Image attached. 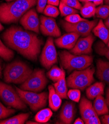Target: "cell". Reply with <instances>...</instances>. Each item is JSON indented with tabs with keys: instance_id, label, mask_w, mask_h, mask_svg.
<instances>
[{
	"instance_id": "1",
	"label": "cell",
	"mask_w": 109,
	"mask_h": 124,
	"mask_svg": "<svg viewBox=\"0 0 109 124\" xmlns=\"http://www.w3.org/2000/svg\"><path fill=\"white\" fill-rule=\"evenodd\" d=\"M2 38L9 47L32 61L38 59L43 44L37 35L15 26L6 29Z\"/></svg>"
},
{
	"instance_id": "2",
	"label": "cell",
	"mask_w": 109,
	"mask_h": 124,
	"mask_svg": "<svg viewBox=\"0 0 109 124\" xmlns=\"http://www.w3.org/2000/svg\"><path fill=\"white\" fill-rule=\"evenodd\" d=\"M38 0H15L0 5V21L16 23L27 11L37 4Z\"/></svg>"
},
{
	"instance_id": "3",
	"label": "cell",
	"mask_w": 109,
	"mask_h": 124,
	"mask_svg": "<svg viewBox=\"0 0 109 124\" xmlns=\"http://www.w3.org/2000/svg\"><path fill=\"white\" fill-rule=\"evenodd\" d=\"M32 73V69L26 63L15 61L6 65L4 70V80L8 83L23 84Z\"/></svg>"
},
{
	"instance_id": "4",
	"label": "cell",
	"mask_w": 109,
	"mask_h": 124,
	"mask_svg": "<svg viewBox=\"0 0 109 124\" xmlns=\"http://www.w3.org/2000/svg\"><path fill=\"white\" fill-rule=\"evenodd\" d=\"M59 56L62 65L68 71L84 69L90 66L93 62V57L91 56L75 55L65 51L60 52Z\"/></svg>"
},
{
	"instance_id": "5",
	"label": "cell",
	"mask_w": 109,
	"mask_h": 124,
	"mask_svg": "<svg viewBox=\"0 0 109 124\" xmlns=\"http://www.w3.org/2000/svg\"><path fill=\"white\" fill-rule=\"evenodd\" d=\"M95 69L93 66L78 71H74L68 76L66 84L69 88L84 90L93 82Z\"/></svg>"
},
{
	"instance_id": "6",
	"label": "cell",
	"mask_w": 109,
	"mask_h": 124,
	"mask_svg": "<svg viewBox=\"0 0 109 124\" xmlns=\"http://www.w3.org/2000/svg\"><path fill=\"white\" fill-rule=\"evenodd\" d=\"M0 98L6 105L17 109H25L27 106L17 92L10 85L0 81Z\"/></svg>"
},
{
	"instance_id": "7",
	"label": "cell",
	"mask_w": 109,
	"mask_h": 124,
	"mask_svg": "<svg viewBox=\"0 0 109 124\" xmlns=\"http://www.w3.org/2000/svg\"><path fill=\"white\" fill-rule=\"evenodd\" d=\"M15 89L22 100L30 106L32 111H37L46 105L48 99L47 93L43 92L38 93L33 92L22 90L17 87H15Z\"/></svg>"
},
{
	"instance_id": "8",
	"label": "cell",
	"mask_w": 109,
	"mask_h": 124,
	"mask_svg": "<svg viewBox=\"0 0 109 124\" xmlns=\"http://www.w3.org/2000/svg\"><path fill=\"white\" fill-rule=\"evenodd\" d=\"M48 80L44 71L41 69L35 70L29 78L20 86L22 90L38 93L42 91L47 84Z\"/></svg>"
},
{
	"instance_id": "9",
	"label": "cell",
	"mask_w": 109,
	"mask_h": 124,
	"mask_svg": "<svg viewBox=\"0 0 109 124\" xmlns=\"http://www.w3.org/2000/svg\"><path fill=\"white\" fill-rule=\"evenodd\" d=\"M97 19L81 21L76 23H70L65 20H62V27L67 32H74L83 37L89 35L94 27L98 23Z\"/></svg>"
},
{
	"instance_id": "10",
	"label": "cell",
	"mask_w": 109,
	"mask_h": 124,
	"mask_svg": "<svg viewBox=\"0 0 109 124\" xmlns=\"http://www.w3.org/2000/svg\"><path fill=\"white\" fill-rule=\"evenodd\" d=\"M58 61L57 53L52 37L48 38L43 48L40 56L42 65L47 69H49Z\"/></svg>"
},
{
	"instance_id": "11",
	"label": "cell",
	"mask_w": 109,
	"mask_h": 124,
	"mask_svg": "<svg viewBox=\"0 0 109 124\" xmlns=\"http://www.w3.org/2000/svg\"><path fill=\"white\" fill-rule=\"evenodd\" d=\"M20 23L25 30L39 33V20L35 9H30L27 11L20 18Z\"/></svg>"
},
{
	"instance_id": "12",
	"label": "cell",
	"mask_w": 109,
	"mask_h": 124,
	"mask_svg": "<svg viewBox=\"0 0 109 124\" xmlns=\"http://www.w3.org/2000/svg\"><path fill=\"white\" fill-rule=\"evenodd\" d=\"M40 29L44 35L53 37L61 36V32L55 19L42 16H40Z\"/></svg>"
},
{
	"instance_id": "13",
	"label": "cell",
	"mask_w": 109,
	"mask_h": 124,
	"mask_svg": "<svg viewBox=\"0 0 109 124\" xmlns=\"http://www.w3.org/2000/svg\"><path fill=\"white\" fill-rule=\"evenodd\" d=\"M95 40L92 34L80 38L77 41L75 46L72 48L70 53L75 55L88 54L91 53L92 46Z\"/></svg>"
},
{
	"instance_id": "14",
	"label": "cell",
	"mask_w": 109,
	"mask_h": 124,
	"mask_svg": "<svg viewBox=\"0 0 109 124\" xmlns=\"http://www.w3.org/2000/svg\"><path fill=\"white\" fill-rule=\"evenodd\" d=\"M79 36L80 35L77 33L69 32L58 37V39L55 40V42L60 48L71 50L75 46Z\"/></svg>"
},
{
	"instance_id": "15",
	"label": "cell",
	"mask_w": 109,
	"mask_h": 124,
	"mask_svg": "<svg viewBox=\"0 0 109 124\" xmlns=\"http://www.w3.org/2000/svg\"><path fill=\"white\" fill-rule=\"evenodd\" d=\"M76 112L75 104L66 101L63 105L60 111L59 118L64 124H70L73 121Z\"/></svg>"
},
{
	"instance_id": "16",
	"label": "cell",
	"mask_w": 109,
	"mask_h": 124,
	"mask_svg": "<svg viewBox=\"0 0 109 124\" xmlns=\"http://www.w3.org/2000/svg\"><path fill=\"white\" fill-rule=\"evenodd\" d=\"M79 107L80 114L84 123L90 117L96 114L91 102L85 97L82 98Z\"/></svg>"
},
{
	"instance_id": "17",
	"label": "cell",
	"mask_w": 109,
	"mask_h": 124,
	"mask_svg": "<svg viewBox=\"0 0 109 124\" xmlns=\"http://www.w3.org/2000/svg\"><path fill=\"white\" fill-rule=\"evenodd\" d=\"M96 76L104 83L109 85V62L99 59L96 63Z\"/></svg>"
},
{
	"instance_id": "18",
	"label": "cell",
	"mask_w": 109,
	"mask_h": 124,
	"mask_svg": "<svg viewBox=\"0 0 109 124\" xmlns=\"http://www.w3.org/2000/svg\"><path fill=\"white\" fill-rule=\"evenodd\" d=\"M94 35L98 38L106 45L109 40V28H108L102 19H100L97 24L92 30Z\"/></svg>"
},
{
	"instance_id": "19",
	"label": "cell",
	"mask_w": 109,
	"mask_h": 124,
	"mask_svg": "<svg viewBox=\"0 0 109 124\" xmlns=\"http://www.w3.org/2000/svg\"><path fill=\"white\" fill-rule=\"evenodd\" d=\"M48 90H49L48 100H49V107L53 111H57L61 106L62 103V98L57 93L53 85H49Z\"/></svg>"
},
{
	"instance_id": "20",
	"label": "cell",
	"mask_w": 109,
	"mask_h": 124,
	"mask_svg": "<svg viewBox=\"0 0 109 124\" xmlns=\"http://www.w3.org/2000/svg\"><path fill=\"white\" fill-rule=\"evenodd\" d=\"M105 85L103 82H96L90 85L86 90V95L90 100H94L96 97L104 93Z\"/></svg>"
},
{
	"instance_id": "21",
	"label": "cell",
	"mask_w": 109,
	"mask_h": 124,
	"mask_svg": "<svg viewBox=\"0 0 109 124\" xmlns=\"http://www.w3.org/2000/svg\"><path fill=\"white\" fill-rule=\"evenodd\" d=\"M93 106L98 115L108 114L109 109L106 101L102 95H100L95 98Z\"/></svg>"
},
{
	"instance_id": "22",
	"label": "cell",
	"mask_w": 109,
	"mask_h": 124,
	"mask_svg": "<svg viewBox=\"0 0 109 124\" xmlns=\"http://www.w3.org/2000/svg\"><path fill=\"white\" fill-rule=\"evenodd\" d=\"M65 74L60 80L54 84V87L57 93L62 98L67 99V88L65 80Z\"/></svg>"
},
{
	"instance_id": "23",
	"label": "cell",
	"mask_w": 109,
	"mask_h": 124,
	"mask_svg": "<svg viewBox=\"0 0 109 124\" xmlns=\"http://www.w3.org/2000/svg\"><path fill=\"white\" fill-rule=\"evenodd\" d=\"M96 9V6L93 2H86L80 9V13L84 18H90L95 16Z\"/></svg>"
},
{
	"instance_id": "24",
	"label": "cell",
	"mask_w": 109,
	"mask_h": 124,
	"mask_svg": "<svg viewBox=\"0 0 109 124\" xmlns=\"http://www.w3.org/2000/svg\"><path fill=\"white\" fill-rule=\"evenodd\" d=\"M29 113H22L10 118L0 121V124H23L29 117Z\"/></svg>"
},
{
	"instance_id": "25",
	"label": "cell",
	"mask_w": 109,
	"mask_h": 124,
	"mask_svg": "<svg viewBox=\"0 0 109 124\" xmlns=\"http://www.w3.org/2000/svg\"><path fill=\"white\" fill-rule=\"evenodd\" d=\"M53 115V112L50 108H45L41 110L35 116V120L40 124L47 123Z\"/></svg>"
},
{
	"instance_id": "26",
	"label": "cell",
	"mask_w": 109,
	"mask_h": 124,
	"mask_svg": "<svg viewBox=\"0 0 109 124\" xmlns=\"http://www.w3.org/2000/svg\"><path fill=\"white\" fill-rule=\"evenodd\" d=\"M64 71L57 66H53L47 73V76L54 83L58 82L65 75Z\"/></svg>"
},
{
	"instance_id": "27",
	"label": "cell",
	"mask_w": 109,
	"mask_h": 124,
	"mask_svg": "<svg viewBox=\"0 0 109 124\" xmlns=\"http://www.w3.org/2000/svg\"><path fill=\"white\" fill-rule=\"evenodd\" d=\"M14 53L6 46L0 40V57L6 61H10L14 57Z\"/></svg>"
},
{
	"instance_id": "28",
	"label": "cell",
	"mask_w": 109,
	"mask_h": 124,
	"mask_svg": "<svg viewBox=\"0 0 109 124\" xmlns=\"http://www.w3.org/2000/svg\"><path fill=\"white\" fill-rule=\"evenodd\" d=\"M95 50L99 55L105 56L109 60V47L101 41L97 42L95 45Z\"/></svg>"
},
{
	"instance_id": "29",
	"label": "cell",
	"mask_w": 109,
	"mask_h": 124,
	"mask_svg": "<svg viewBox=\"0 0 109 124\" xmlns=\"http://www.w3.org/2000/svg\"><path fill=\"white\" fill-rule=\"evenodd\" d=\"M59 10L62 16H66L70 15L77 14L78 12L77 9L68 6L61 1H60L59 4Z\"/></svg>"
},
{
	"instance_id": "30",
	"label": "cell",
	"mask_w": 109,
	"mask_h": 124,
	"mask_svg": "<svg viewBox=\"0 0 109 124\" xmlns=\"http://www.w3.org/2000/svg\"><path fill=\"white\" fill-rule=\"evenodd\" d=\"M95 15L97 17L106 19L109 16V5H101L97 8Z\"/></svg>"
},
{
	"instance_id": "31",
	"label": "cell",
	"mask_w": 109,
	"mask_h": 124,
	"mask_svg": "<svg viewBox=\"0 0 109 124\" xmlns=\"http://www.w3.org/2000/svg\"><path fill=\"white\" fill-rule=\"evenodd\" d=\"M43 12L47 16L55 18L59 15L60 11L56 6L48 4L45 7Z\"/></svg>"
},
{
	"instance_id": "32",
	"label": "cell",
	"mask_w": 109,
	"mask_h": 124,
	"mask_svg": "<svg viewBox=\"0 0 109 124\" xmlns=\"http://www.w3.org/2000/svg\"><path fill=\"white\" fill-rule=\"evenodd\" d=\"M67 96L70 100L79 102L81 98V92L79 89H73L67 92Z\"/></svg>"
},
{
	"instance_id": "33",
	"label": "cell",
	"mask_w": 109,
	"mask_h": 124,
	"mask_svg": "<svg viewBox=\"0 0 109 124\" xmlns=\"http://www.w3.org/2000/svg\"><path fill=\"white\" fill-rule=\"evenodd\" d=\"M15 110L6 107L0 102V119H3L15 113Z\"/></svg>"
},
{
	"instance_id": "34",
	"label": "cell",
	"mask_w": 109,
	"mask_h": 124,
	"mask_svg": "<svg viewBox=\"0 0 109 124\" xmlns=\"http://www.w3.org/2000/svg\"><path fill=\"white\" fill-rule=\"evenodd\" d=\"M86 20L87 19L81 17L80 16L77 14L70 15L65 17V20L70 23H76Z\"/></svg>"
},
{
	"instance_id": "35",
	"label": "cell",
	"mask_w": 109,
	"mask_h": 124,
	"mask_svg": "<svg viewBox=\"0 0 109 124\" xmlns=\"http://www.w3.org/2000/svg\"><path fill=\"white\" fill-rule=\"evenodd\" d=\"M60 1L68 6L77 10H80L82 8V5L79 0H60Z\"/></svg>"
},
{
	"instance_id": "36",
	"label": "cell",
	"mask_w": 109,
	"mask_h": 124,
	"mask_svg": "<svg viewBox=\"0 0 109 124\" xmlns=\"http://www.w3.org/2000/svg\"><path fill=\"white\" fill-rule=\"evenodd\" d=\"M84 123L86 124H100L101 122L98 118V115L96 114L88 119Z\"/></svg>"
},
{
	"instance_id": "37",
	"label": "cell",
	"mask_w": 109,
	"mask_h": 124,
	"mask_svg": "<svg viewBox=\"0 0 109 124\" xmlns=\"http://www.w3.org/2000/svg\"><path fill=\"white\" fill-rule=\"evenodd\" d=\"M47 0H38L36 9L39 13H43V10L47 4Z\"/></svg>"
},
{
	"instance_id": "38",
	"label": "cell",
	"mask_w": 109,
	"mask_h": 124,
	"mask_svg": "<svg viewBox=\"0 0 109 124\" xmlns=\"http://www.w3.org/2000/svg\"><path fill=\"white\" fill-rule=\"evenodd\" d=\"M101 123L104 124H109V114L104 115L101 118Z\"/></svg>"
},
{
	"instance_id": "39",
	"label": "cell",
	"mask_w": 109,
	"mask_h": 124,
	"mask_svg": "<svg viewBox=\"0 0 109 124\" xmlns=\"http://www.w3.org/2000/svg\"><path fill=\"white\" fill-rule=\"evenodd\" d=\"M47 4L48 5H52L55 6H59L60 1L59 0H47Z\"/></svg>"
},
{
	"instance_id": "40",
	"label": "cell",
	"mask_w": 109,
	"mask_h": 124,
	"mask_svg": "<svg viewBox=\"0 0 109 124\" xmlns=\"http://www.w3.org/2000/svg\"><path fill=\"white\" fill-rule=\"evenodd\" d=\"M104 0H92V2H93L96 6L103 4V3H104Z\"/></svg>"
},
{
	"instance_id": "41",
	"label": "cell",
	"mask_w": 109,
	"mask_h": 124,
	"mask_svg": "<svg viewBox=\"0 0 109 124\" xmlns=\"http://www.w3.org/2000/svg\"><path fill=\"white\" fill-rule=\"evenodd\" d=\"M106 101L107 104L108 105V107L109 108V88H108L107 89V90Z\"/></svg>"
},
{
	"instance_id": "42",
	"label": "cell",
	"mask_w": 109,
	"mask_h": 124,
	"mask_svg": "<svg viewBox=\"0 0 109 124\" xmlns=\"http://www.w3.org/2000/svg\"><path fill=\"white\" fill-rule=\"evenodd\" d=\"M84 121H83V120L82 119H81L80 118H77L74 122V124H83Z\"/></svg>"
},
{
	"instance_id": "43",
	"label": "cell",
	"mask_w": 109,
	"mask_h": 124,
	"mask_svg": "<svg viewBox=\"0 0 109 124\" xmlns=\"http://www.w3.org/2000/svg\"><path fill=\"white\" fill-rule=\"evenodd\" d=\"M105 21H104V24H105V25L108 28H109V16L106 19H105Z\"/></svg>"
},
{
	"instance_id": "44",
	"label": "cell",
	"mask_w": 109,
	"mask_h": 124,
	"mask_svg": "<svg viewBox=\"0 0 109 124\" xmlns=\"http://www.w3.org/2000/svg\"><path fill=\"white\" fill-rule=\"evenodd\" d=\"M2 61L1 59H0V78H2Z\"/></svg>"
},
{
	"instance_id": "45",
	"label": "cell",
	"mask_w": 109,
	"mask_h": 124,
	"mask_svg": "<svg viewBox=\"0 0 109 124\" xmlns=\"http://www.w3.org/2000/svg\"><path fill=\"white\" fill-rule=\"evenodd\" d=\"M104 3L106 5H109V0H104Z\"/></svg>"
},
{
	"instance_id": "46",
	"label": "cell",
	"mask_w": 109,
	"mask_h": 124,
	"mask_svg": "<svg viewBox=\"0 0 109 124\" xmlns=\"http://www.w3.org/2000/svg\"><path fill=\"white\" fill-rule=\"evenodd\" d=\"M4 29V27L3 26V25L1 24V22H0V31H2Z\"/></svg>"
},
{
	"instance_id": "47",
	"label": "cell",
	"mask_w": 109,
	"mask_h": 124,
	"mask_svg": "<svg viewBox=\"0 0 109 124\" xmlns=\"http://www.w3.org/2000/svg\"><path fill=\"white\" fill-rule=\"evenodd\" d=\"M6 2H12V1H14V0H6Z\"/></svg>"
},
{
	"instance_id": "48",
	"label": "cell",
	"mask_w": 109,
	"mask_h": 124,
	"mask_svg": "<svg viewBox=\"0 0 109 124\" xmlns=\"http://www.w3.org/2000/svg\"><path fill=\"white\" fill-rule=\"evenodd\" d=\"M79 1L80 2H84V1H85V0H79Z\"/></svg>"
},
{
	"instance_id": "49",
	"label": "cell",
	"mask_w": 109,
	"mask_h": 124,
	"mask_svg": "<svg viewBox=\"0 0 109 124\" xmlns=\"http://www.w3.org/2000/svg\"><path fill=\"white\" fill-rule=\"evenodd\" d=\"M107 46L109 47V41H108V44H107Z\"/></svg>"
}]
</instances>
